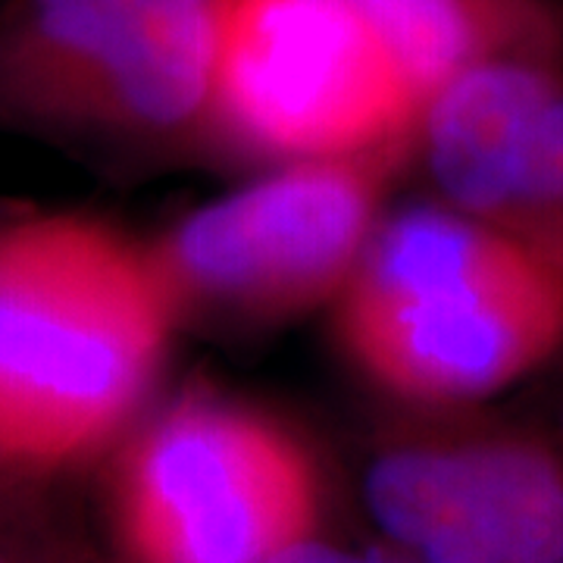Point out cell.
<instances>
[{
  "instance_id": "cell-1",
  "label": "cell",
  "mask_w": 563,
  "mask_h": 563,
  "mask_svg": "<svg viewBox=\"0 0 563 563\" xmlns=\"http://www.w3.org/2000/svg\"><path fill=\"white\" fill-rule=\"evenodd\" d=\"M179 325L151 239L81 210L0 217V461L51 466L110 442Z\"/></svg>"
},
{
  "instance_id": "cell-2",
  "label": "cell",
  "mask_w": 563,
  "mask_h": 563,
  "mask_svg": "<svg viewBox=\"0 0 563 563\" xmlns=\"http://www.w3.org/2000/svg\"><path fill=\"white\" fill-rule=\"evenodd\" d=\"M342 357L422 410L479 407L563 354V282L442 198L388 210L332 301Z\"/></svg>"
},
{
  "instance_id": "cell-3",
  "label": "cell",
  "mask_w": 563,
  "mask_h": 563,
  "mask_svg": "<svg viewBox=\"0 0 563 563\" xmlns=\"http://www.w3.org/2000/svg\"><path fill=\"white\" fill-rule=\"evenodd\" d=\"M213 0H3L0 129L95 154L203 147Z\"/></svg>"
},
{
  "instance_id": "cell-4",
  "label": "cell",
  "mask_w": 563,
  "mask_h": 563,
  "mask_svg": "<svg viewBox=\"0 0 563 563\" xmlns=\"http://www.w3.org/2000/svg\"><path fill=\"white\" fill-rule=\"evenodd\" d=\"M422 110L357 0H213L207 151L263 166L417 157Z\"/></svg>"
},
{
  "instance_id": "cell-5",
  "label": "cell",
  "mask_w": 563,
  "mask_h": 563,
  "mask_svg": "<svg viewBox=\"0 0 563 563\" xmlns=\"http://www.w3.org/2000/svg\"><path fill=\"white\" fill-rule=\"evenodd\" d=\"M410 154L269 166L151 239L181 322L276 325L332 307Z\"/></svg>"
},
{
  "instance_id": "cell-6",
  "label": "cell",
  "mask_w": 563,
  "mask_h": 563,
  "mask_svg": "<svg viewBox=\"0 0 563 563\" xmlns=\"http://www.w3.org/2000/svg\"><path fill=\"white\" fill-rule=\"evenodd\" d=\"M317 473L298 439L254 404L191 388L132 442L120 526L141 563H269L307 539Z\"/></svg>"
},
{
  "instance_id": "cell-7",
  "label": "cell",
  "mask_w": 563,
  "mask_h": 563,
  "mask_svg": "<svg viewBox=\"0 0 563 563\" xmlns=\"http://www.w3.org/2000/svg\"><path fill=\"white\" fill-rule=\"evenodd\" d=\"M473 410L376 457L373 520L422 563L563 561V451Z\"/></svg>"
},
{
  "instance_id": "cell-8",
  "label": "cell",
  "mask_w": 563,
  "mask_h": 563,
  "mask_svg": "<svg viewBox=\"0 0 563 563\" xmlns=\"http://www.w3.org/2000/svg\"><path fill=\"white\" fill-rule=\"evenodd\" d=\"M417 157L439 198L563 282V63L476 66L426 103Z\"/></svg>"
},
{
  "instance_id": "cell-9",
  "label": "cell",
  "mask_w": 563,
  "mask_h": 563,
  "mask_svg": "<svg viewBox=\"0 0 563 563\" xmlns=\"http://www.w3.org/2000/svg\"><path fill=\"white\" fill-rule=\"evenodd\" d=\"M422 101L504 60L563 63V0H357Z\"/></svg>"
},
{
  "instance_id": "cell-10",
  "label": "cell",
  "mask_w": 563,
  "mask_h": 563,
  "mask_svg": "<svg viewBox=\"0 0 563 563\" xmlns=\"http://www.w3.org/2000/svg\"><path fill=\"white\" fill-rule=\"evenodd\" d=\"M269 563H385L373 561V558H361V554H347L339 548H329V544L313 542V539H301V542L282 548L279 554Z\"/></svg>"
},
{
  "instance_id": "cell-11",
  "label": "cell",
  "mask_w": 563,
  "mask_h": 563,
  "mask_svg": "<svg viewBox=\"0 0 563 563\" xmlns=\"http://www.w3.org/2000/svg\"><path fill=\"white\" fill-rule=\"evenodd\" d=\"M0 563H7V561H3V558H0Z\"/></svg>"
},
{
  "instance_id": "cell-12",
  "label": "cell",
  "mask_w": 563,
  "mask_h": 563,
  "mask_svg": "<svg viewBox=\"0 0 563 563\" xmlns=\"http://www.w3.org/2000/svg\"><path fill=\"white\" fill-rule=\"evenodd\" d=\"M558 563H563V561H558Z\"/></svg>"
}]
</instances>
